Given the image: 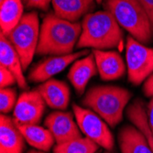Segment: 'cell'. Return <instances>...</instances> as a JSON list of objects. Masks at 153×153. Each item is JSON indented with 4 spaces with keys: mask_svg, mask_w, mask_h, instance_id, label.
I'll list each match as a JSON object with an SVG mask.
<instances>
[{
    "mask_svg": "<svg viewBox=\"0 0 153 153\" xmlns=\"http://www.w3.org/2000/svg\"><path fill=\"white\" fill-rule=\"evenodd\" d=\"M40 27L37 12L27 13L18 25L6 36L19 53L24 71L27 70L37 51Z\"/></svg>",
    "mask_w": 153,
    "mask_h": 153,
    "instance_id": "5",
    "label": "cell"
},
{
    "mask_svg": "<svg viewBox=\"0 0 153 153\" xmlns=\"http://www.w3.org/2000/svg\"><path fill=\"white\" fill-rule=\"evenodd\" d=\"M37 90L51 108L56 110L67 108L70 102V89L64 82L50 79L40 85Z\"/></svg>",
    "mask_w": 153,
    "mask_h": 153,
    "instance_id": "13",
    "label": "cell"
},
{
    "mask_svg": "<svg viewBox=\"0 0 153 153\" xmlns=\"http://www.w3.org/2000/svg\"><path fill=\"white\" fill-rule=\"evenodd\" d=\"M17 92L13 88H1L0 91V111L1 114H7L15 108L17 104Z\"/></svg>",
    "mask_w": 153,
    "mask_h": 153,
    "instance_id": "22",
    "label": "cell"
},
{
    "mask_svg": "<svg viewBox=\"0 0 153 153\" xmlns=\"http://www.w3.org/2000/svg\"><path fill=\"white\" fill-rule=\"evenodd\" d=\"M131 97L132 94L128 89L113 85H98L87 91L82 103L103 118L108 126L115 128L121 122L124 109Z\"/></svg>",
    "mask_w": 153,
    "mask_h": 153,
    "instance_id": "3",
    "label": "cell"
},
{
    "mask_svg": "<svg viewBox=\"0 0 153 153\" xmlns=\"http://www.w3.org/2000/svg\"><path fill=\"white\" fill-rule=\"evenodd\" d=\"M0 65L9 70L14 74L19 88H27V85L23 74L24 69L19 55L3 33L0 34Z\"/></svg>",
    "mask_w": 153,
    "mask_h": 153,
    "instance_id": "15",
    "label": "cell"
},
{
    "mask_svg": "<svg viewBox=\"0 0 153 153\" xmlns=\"http://www.w3.org/2000/svg\"><path fill=\"white\" fill-rule=\"evenodd\" d=\"M18 127L25 140L35 149L47 152L55 143L54 137L48 128L38 125H23Z\"/></svg>",
    "mask_w": 153,
    "mask_h": 153,
    "instance_id": "18",
    "label": "cell"
},
{
    "mask_svg": "<svg viewBox=\"0 0 153 153\" xmlns=\"http://www.w3.org/2000/svg\"><path fill=\"white\" fill-rule=\"evenodd\" d=\"M46 103L38 90L23 92L13 111V119L17 126L38 125L43 116Z\"/></svg>",
    "mask_w": 153,
    "mask_h": 153,
    "instance_id": "8",
    "label": "cell"
},
{
    "mask_svg": "<svg viewBox=\"0 0 153 153\" xmlns=\"http://www.w3.org/2000/svg\"><path fill=\"white\" fill-rule=\"evenodd\" d=\"M74 114L64 111H55L45 119V127L51 131L56 144H62L82 137V131L75 123Z\"/></svg>",
    "mask_w": 153,
    "mask_h": 153,
    "instance_id": "10",
    "label": "cell"
},
{
    "mask_svg": "<svg viewBox=\"0 0 153 153\" xmlns=\"http://www.w3.org/2000/svg\"><path fill=\"white\" fill-rule=\"evenodd\" d=\"M25 138L13 117L5 114L0 117V151L5 153H22Z\"/></svg>",
    "mask_w": 153,
    "mask_h": 153,
    "instance_id": "12",
    "label": "cell"
},
{
    "mask_svg": "<svg viewBox=\"0 0 153 153\" xmlns=\"http://www.w3.org/2000/svg\"><path fill=\"white\" fill-rule=\"evenodd\" d=\"M99 147L87 137H81L62 144H56L53 153H97Z\"/></svg>",
    "mask_w": 153,
    "mask_h": 153,
    "instance_id": "21",
    "label": "cell"
},
{
    "mask_svg": "<svg viewBox=\"0 0 153 153\" xmlns=\"http://www.w3.org/2000/svg\"><path fill=\"white\" fill-rule=\"evenodd\" d=\"M123 38L121 27L112 14L106 10L97 11L83 17L76 47L101 51L120 48L124 43Z\"/></svg>",
    "mask_w": 153,
    "mask_h": 153,
    "instance_id": "2",
    "label": "cell"
},
{
    "mask_svg": "<svg viewBox=\"0 0 153 153\" xmlns=\"http://www.w3.org/2000/svg\"><path fill=\"white\" fill-rule=\"evenodd\" d=\"M22 0H3L0 2V25L1 33L7 36L23 17Z\"/></svg>",
    "mask_w": 153,
    "mask_h": 153,
    "instance_id": "19",
    "label": "cell"
},
{
    "mask_svg": "<svg viewBox=\"0 0 153 153\" xmlns=\"http://www.w3.org/2000/svg\"><path fill=\"white\" fill-rule=\"evenodd\" d=\"M127 116L129 121L146 137L153 151V132L149 125L147 111L143 102L140 99L135 100L129 106H128Z\"/></svg>",
    "mask_w": 153,
    "mask_h": 153,
    "instance_id": "20",
    "label": "cell"
},
{
    "mask_svg": "<svg viewBox=\"0 0 153 153\" xmlns=\"http://www.w3.org/2000/svg\"><path fill=\"white\" fill-rule=\"evenodd\" d=\"M121 153H153L146 137L135 126H125L118 133Z\"/></svg>",
    "mask_w": 153,
    "mask_h": 153,
    "instance_id": "17",
    "label": "cell"
},
{
    "mask_svg": "<svg viewBox=\"0 0 153 153\" xmlns=\"http://www.w3.org/2000/svg\"><path fill=\"white\" fill-rule=\"evenodd\" d=\"M3 1V0H0V2H2Z\"/></svg>",
    "mask_w": 153,
    "mask_h": 153,
    "instance_id": "32",
    "label": "cell"
},
{
    "mask_svg": "<svg viewBox=\"0 0 153 153\" xmlns=\"http://www.w3.org/2000/svg\"><path fill=\"white\" fill-rule=\"evenodd\" d=\"M0 153H5V152H3V151H0Z\"/></svg>",
    "mask_w": 153,
    "mask_h": 153,
    "instance_id": "30",
    "label": "cell"
},
{
    "mask_svg": "<svg viewBox=\"0 0 153 153\" xmlns=\"http://www.w3.org/2000/svg\"><path fill=\"white\" fill-rule=\"evenodd\" d=\"M27 153H46L45 151H40V150H35V149H32V150H30Z\"/></svg>",
    "mask_w": 153,
    "mask_h": 153,
    "instance_id": "28",
    "label": "cell"
},
{
    "mask_svg": "<svg viewBox=\"0 0 153 153\" xmlns=\"http://www.w3.org/2000/svg\"><path fill=\"white\" fill-rule=\"evenodd\" d=\"M95 0H51L55 15L61 19L78 22L95 7Z\"/></svg>",
    "mask_w": 153,
    "mask_h": 153,
    "instance_id": "16",
    "label": "cell"
},
{
    "mask_svg": "<svg viewBox=\"0 0 153 153\" xmlns=\"http://www.w3.org/2000/svg\"><path fill=\"white\" fill-rule=\"evenodd\" d=\"M73 110L82 133L106 150H113L115 140L107 123L94 111L75 104L73 105Z\"/></svg>",
    "mask_w": 153,
    "mask_h": 153,
    "instance_id": "7",
    "label": "cell"
},
{
    "mask_svg": "<svg viewBox=\"0 0 153 153\" xmlns=\"http://www.w3.org/2000/svg\"><path fill=\"white\" fill-rule=\"evenodd\" d=\"M98 70L93 53L75 61L68 74V78L78 94H82L90 79L94 76Z\"/></svg>",
    "mask_w": 153,
    "mask_h": 153,
    "instance_id": "14",
    "label": "cell"
},
{
    "mask_svg": "<svg viewBox=\"0 0 153 153\" xmlns=\"http://www.w3.org/2000/svg\"><path fill=\"white\" fill-rule=\"evenodd\" d=\"M24 5L27 7L39 8L40 10L47 11L49 9L51 0H22Z\"/></svg>",
    "mask_w": 153,
    "mask_h": 153,
    "instance_id": "24",
    "label": "cell"
},
{
    "mask_svg": "<svg viewBox=\"0 0 153 153\" xmlns=\"http://www.w3.org/2000/svg\"><path fill=\"white\" fill-rule=\"evenodd\" d=\"M147 115H148V121L149 125L153 132V97L150 99L149 105H148V111H147Z\"/></svg>",
    "mask_w": 153,
    "mask_h": 153,
    "instance_id": "27",
    "label": "cell"
},
{
    "mask_svg": "<svg viewBox=\"0 0 153 153\" xmlns=\"http://www.w3.org/2000/svg\"><path fill=\"white\" fill-rule=\"evenodd\" d=\"M17 82V79L14 74L7 69L0 65V86L1 88H7L8 86L14 85Z\"/></svg>",
    "mask_w": 153,
    "mask_h": 153,
    "instance_id": "23",
    "label": "cell"
},
{
    "mask_svg": "<svg viewBox=\"0 0 153 153\" xmlns=\"http://www.w3.org/2000/svg\"><path fill=\"white\" fill-rule=\"evenodd\" d=\"M126 62L128 81L140 85L153 74V49L129 35L126 46Z\"/></svg>",
    "mask_w": 153,
    "mask_h": 153,
    "instance_id": "6",
    "label": "cell"
},
{
    "mask_svg": "<svg viewBox=\"0 0 153 153\" xmlns=\"http://www.w3.org/2000/svg\"><path fill=\"white\" fill-rule=\"evenodd\" d=\"M104 7L135 39L142 44L150 41L153 36L150 21L137 0H105Z\"/></svg>",
    "mask_w": 153,
    "mask_h": 153,
    "instance_id": "4",
    "label": "cell"
},
{
    "mask_svg": "<svg viewBox=\"0 0 153 153\" xmlns=\"http://www.w3.org/2000/svg\"><path fill=\"white\" fill-rule=\"evenodd\" d=\"M92 53L94 56L97 70L102 80H117L126 73V64L118 52L93 50Z\"/></svg>",
    "mask_w": 153,
    "mask_h": 153,
    "instance_id": "11",
    "label": "cell"
},
{
    "mask_svg": "<svg viewBox=\"0 0 153 153\" xmlns=\"http://www.w3.org/2000/svg\"><path fill=\"white\" fill-rule=\"evenodd\" d=\"M95 2H96L97 4H101V3L103 2V0H95Z\"/></svg>",
    "mask_w": 153,
    "mask_h": 153,
    "instance_id": "29",
    "label": "cell"
},
{
    "mask_svg": "<svg viewBox=\"0 0 153 153\" xmlns=\"http://www.w3.org/2000/svg\"><path fill=\"white\" fill-rule=\"evenodd\" d=\"M105 153H110V152H109V151H107V152H105Z\"/></svg>",
    "mask_w": 153,
    "mask_h": 153,
    "instance_id": "31",
    "label": "cell"
},
{
    "mask_svg": "<svg viewBox=\"0 0 153 153\" xmlns=\"http://www.w3.org/2000/svg\"><path fill=\"white\" fill-rule=\"evenodd\" d=\"M137 1L141 5V7L144 8L145 12L147 13L151 24L152 34H153V0H137Z\"/></svg>",
    "mask_w": 153,
    "mask_h": 153,
    "instance_id": "25",
    "label": "cell"
},
{
    "mask_svg": "<svg viewBox=\"0 0 153 153\" xmlns=\"http://www.w3.org/2000/svg\"><path fill=\"white\" fill-rule=\"evenodd\" d=\"M82 33V24L49 13L40 26L36 54L60 56L73 53Z\"/></svg>",
    "mask_w": 153,
    "mask_h": 153,
    "instance_id": "1",
    "label": "cell"
},
{
    "mask_svg": "<svg viewBox=\"0 0 153 153\" xmlns=\"http://www.w3.org/2000/svg\"><path fill=\"white\" fill-rule=\"evenodd\" d=\"M143 93L147 97H153V74L145 81L143 85Z\"/></svg>",
    "mask_w": 153,
    "mask_h": 153,
    "instance_id": "26",
    "label": "cell"
},
{
    "mask_svg": "<svg viewBox=\"0 0 153 153\" xmlns=\"http://www.w3.org/2000/svg\"><path fill=\"white\" fill-rule=\"evenodd\" d=\"M90 54L89 50H83L68 55L51 56L38 63L29 74V80L33 82H44L52 76L62 72L64 69L81 57Z\"/></svg>",
    "mask_w": 153,
    "mask_h": 153,
    "instance_id": "9",
    "label": "cell"
}]
</instances>
